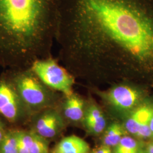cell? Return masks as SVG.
Returning a JSON list of instances; mask_svg holds the SVG:
<instances>
[{
	"label": "cell",
	"instance_id": "cell-1",
	"mask_svg": "<svg viewBox=\"0 0 153 153\" xmlns=\"http://www.w3.org/2000/svg\"><path fill=\"white\" fill-rule=\"evenodd\" d=\"M56 40L74 77L153 87V0H59Z\"/></svg>",
	"mask_w": 153,
	"mask_h": 153
},
{
	"label": "cell",
	"instance_id": "cell-2",
	"mask_svg": "<svg viewBox=\"0 0 153 153\" xmlns=\"http://www.w3.org/2000/svg\"><path fill=\"white\" fill-rule=\"evenodd\" d=\"M59 0H0V66L31 68L52 56Z\"/></svg>",
	"mask_w": 153,
	"mask_h": 153
},
{
	"label": "cell",
	"instance_id": "cell-3",
	"mask_svg": "<svg viewBox=\"0 0 153 153\" xmlns=\"http://www.w3.org/2000/svg\"><path fill=\"white\" fill-rule=\"evenodd\" d=\"M7 70L23 102L28 110H36L51 103L52 94L31 68Z\"/></svg>",
	"mask_w": 153,
	"mask_h": 153
},
{
	"label": "cell",
	"instance_id": "cell-4",
	"mask_svg": "<svg viewBox=\"0 0 153 153\" xmlns=\"http://www.w3.org/2000/svg\"><path fill=\"white\" fill-rule=\"evenodd\" d=\"M31 68L50 88L60 91L66 97L73 94L75 77L52 56L35 61Z\"/></svg>",
	"mask_w": 153,
	"mask_h": 153
},
{
	"label": "cell",
	"instance_id": "cell-5",
	"mask_svg": "<svg viewBox=\"0 0 153 153\" xmlns=\"http://www.w3.org/2000/svg\"><path fill=\"white\" fill-rule=\"evenodd\" d=\"M28 110L16 91L9 72L0 76V114L10 122L19 119Z\"/></svg>",
	"mask_w": 153,
	"mask_h": 153
},
{
	"label": "cell",
	"instance_id": "cell-6",
	"mask_svg": "<svg viewBox=\"0 0 153 153\" xmlns=\"http://www.w3.org/2000/svg\"><path fill=\"white\" fill-rule=\"evenodd\" d=\"M106 101L115 109L121 111H131L144 99L146 94L142 88L130 85L115 86L104 94Z\"/></svg>",
	"mask_w": 153,
	"mask_h": 153
},
{
	"label": "cell",
	"instance_id": "cell-7",
	"mask_svg": "<svg viewBox=\"0 0 153 153\" xmlns=\"http://www.w3.org/2000/svg\"><path fill=\"white\" fill-rule=\"evenodd\" d=\"M153 117V99L146 97L136 108L131 110L126 121V129L141 139L153 138L150 121Z\"/></svg>",
	"mask_w": 153,
	"mask_h": 153
},
{
	"label": "cell",
	"instance_id": "cell-8",
	"mask_svg": "<svg viewBox=\"0 0 153 153\" xmlns=\"http://www.w3.org/2000/svg\"><path fill=\"white\" fill-rule=\"evenodd\" d=\"M60 117L53 110H48L39 117L36 125V133L44 138L54 137L60 127Z\"/></svg>",
	"mask_w": 153,
	"mask_h": 153
},
{
	"label": "cell",
	"instance_id": "cell-9",
	"mask_svg": "<svg viewBox=\"0 0 153 153\" xmlns=\"http://www.w3.org/2000/svg\"><path fill=\"white\" fill-rule=\"evenodd\" d=\"M90 146L87 142L75 135L65 137L53 148L52 153H88Z\"/></svg>",
	"mask_w": 153,
	"mask_h": 153
},
{
	"label": "cell",
	"instance_id": "cell-10",
	"mask_svg": "<svg viewBox=\"0 0 153 153\" xmlns=\"http://www.w3.org/2000/svg\"><path fill=\"white\" fill-rule=\"evenodd\" d=\"M65 97L63 104L64 115L71 120H80L84 115L83 100L74 94L69 97Z\"/></svg>",
	"mask_w": 153,
	"mask_h": 153
},
{
	"label": "cell",
	"instance_id": "cell-11",
	"mask_svg": "<svg viewBox=\"0 0 153 153\" xmlns=\"http://www.w3.org/2000/svg\"><path fill=\"white\" fill-rule=\"evenodd\" d=\"M124 131L120 124L114 123L109 126L103 136V143L107 146H116L123 137Z\"/></svg>",
	"mask_w": 153,
	"mask_h": 153
},
{
	"label": "cell",
	"instance_id": "cell-12",
	"mask_svg": "<svg viewBox=\"0 0 153 153\" xmlns=\"http://www.w3.org/2000/svg\"><path fill=\"white\" fill-rule=\"evenodd\" d=\"M0 153H18L16 131L5 133L0 142Z\"/></svg>",
	"mask_w": 153,
	"mask_h": 153
},
{
	"label": "cell",
	"instance_id": "cell-13",
	"mask_svg": "<svg viewBox=\"0 0 153 153\" xmlns=\"http://www.w3.org/2000/svg\"><path fill=\"white\" fill-rule=\"evenodd\" d=\"M45 138L33 132V141L30 149V153H49L48 144Z\"/></svg>",
	"mask_w": 153,
	"mask_h": 153
},
{
	"label": "cell",
	"instance_id": "cell-14",
	"mask_svg": "<svg viewBox=\"0 0 153 153\" xmlns=\"http://www.w3.org/2000/svg\"><path fill=\"white\" fill-rule=\"evenodd\" d=\"M138 143L130 137H123L119 143L116 146L115 152H136L140 150Z\"/></svg>",
	"mask_w": 153,
	"mask_h": 153
},
{
	"label": "cell",
	"instance_id": "cell-15",
	"mask_svg": "<svg viewBox=\"0 0 153 153\" xmlns=\"http://www.w3.org/2000/svg\"><path fill=\"white\" fill-rule=\"evenodd\" d=\"M85 120L104 121H105L104 115L98 107L94 105H90L88 108L85 116Z\"/></svg>",
	"mask_w": 153,
	"mask_h": 153
},
{
	"label": "cell",
	"instance_id": "cell-16",
	"mask_svg": "<svg viewBox=\"0 0 153 153\" xmlns=\"http://www.w3.org/2000/svg\"><path fill=\"white\" fill-rule=\"evenodd\" d=\"M85 121L88 129L95 134H98L102 132L104 130L105 124H106L105 121H98L85 120Z\"/></svg>",
	"mask_w": 153,
	"mask_h": 153
},
{
	"label": "cell",
	"instance_id": "cell-17",
	"mask_svg": "<svg viewBox=\"0 0 153 153\" xmlns=\"http://www.w3.org/2000/svg\"><path fill=\"white\" fill-rule=\"evenodd\" d=\"M95 153H112V152L109 147L104 145L99 148Z\"/></svg>",
	"mask_w": 153,
	"mask_h": 153
},
{
	"label": "cell",
	"instance_id": "cell-18",
	"mask_svg": "<svg viewBox=\"0 0 153 153\" xmlns=\"http://www.w3.org/2000/svg\"><path fill=\"white\" fill-rule=\"evenodd\" d=\"M5 133L4 131V126L2 122L0 120V142L3 138Z\"/></svg>",
	"mask_w": 153,
	"mask_h": 153
},
{
	"label": "cell",
	"instance_id": "cell-19",
	"mask_svg": "<svg viewBox=\"0 0 153 153\" xmlns=\"http://www.w3.org/2000/svg\"><path fill=\"white\" fill-rule=\"evenodd\" d=\"M146 152V153H153V142L149 143L147 145Z\"/></svg>",
	"mask_w": 153,
	"mask_h": 153
},
{
	"label": "cell",
	"instance_id": "cell-20",
	"mask_svg": "<svg viewBox=\"0 0 153 153\" xmlns=\"http://www.w3.org/2000/svg\"><path fill=\"white\" fill-rule=\"evenodd\" d=\"M150 129H151V131H152V132L153 135V117H152V120H151V121H150Z\"/></svg>",
	"mask_w": 153,
	"mask_h": 153
},
{
	"label": "cell",
	"instance_id": "cell-21",
	"mask_svg": "<svg viewBox=\"0 0 153 153\" xmlns=\"http://www.w3.org/2000/svg\"><path fill=\"white\" fill-rule=\"evenodd\" d=\"M140 151V150H139ZM138 151L136 152H115V153H136Z\"/></svg>",
	"mask_w": 153,
	"mask_h": 153
}]
</instances>
